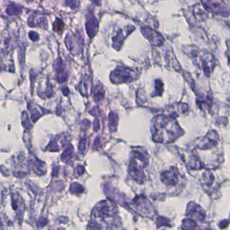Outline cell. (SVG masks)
I'll list each match as a JSON object with an SVG mask.
<instances>
[{"label": "cell", "mask_w": 230, "mask_h": 230, "mask_svg": "<svg viewBox=\"0 0 230 230\" xmlns=\"http://www.w3.org/2000/svg\"><path fill=\"white\" fill-rule=\"evenodd\" d=\"M29 36L32 41H36L38 38V34L36 32H34L33 31L29 33Z\"/></svg>", "instance_id": "obj_7"}, {"label": "cell", "mask_w": 230, "mask_h": 230, "mask_svg": "<svg viewBox=\"0 0 230 230\" xmlns=\"http://www.w3.org/2000/svg\"><path fill=\"white\" fill-rule=\"evenodd\" d=\"M132 71L129 69L118 68L114 73L115 81H126L132 80Z\"/></svg>", "instance_id": "obj_1"}, {"label": "cell", "mask_w": 230, "mask_h": 230, "mask_svg": "<svg viewBox=\"0 0 230 230\" xmlns=\"http://www.w3.org/2000/svg\"><path fill=\"white\" fill-rule=\"evenodd\" d=\"M98 21H97L95 17L93 16H89L87 22V33H88L91 37H92L96 33L97 29H98Z\"/></svg>", "instance_id": "obj_3"}, {"label": "cell", "mask_w": 230, "mask_h": 230, "mask_svg": "<svg viewBox=\"0 0 230 230\" xmlns=\"http://www.w3.org/2000/svg\"><path fill=\"white\" fill-rule=\"evenodd\" d=\"M64 28V24L62 22V21L59 19H57L53 24V28L57 32H62V30Z\"/></svg>", "instance_id": "obj_6"}, {"label": "cell", "mask_w": 230, "mask_h": 230, "mask_svg": "<svg viewBox=\"0 0 230 230\" xmlns=\"http://www.w3.org/2000/svg\"><path fill=\"white\" fill-rule=\"evenodd\" d=\"M28 24L32 27L34 26H38L39 27L47 26V20L46 18L41 16H32L28 20Z\"/></svg>", "instance_id": "obj_4"}, {"label": "cell", "mask_w": 230, "mask_h": 230, "mask_svg": "<svg viewBox=\"0 0 230 230\" xmlns=\"http://www.w3.org/2000/svg\"><path fill=\"white\" fill-rule=\"evenodd\" d=\"M21 11H22V8H21L19 5L15 4H12L9 5L8 7L7 8V10H6L7 13L10 15L18 14L20 13Z\"/></svg>", "instance_id": "obj_5"}, {"label": "cell", "mask_w": 230, "mask_h": 230, "mask_svg": "<svg viewBox=\"0 0 230 230\" xmlns=\"http://www.w3.org/2000/svg\"><path fill=\"white\" fill-rule=\"evenodd\" d=\"M141 31H143V34L146 36L147 38H149V40L152 42V43L158 45L162 44L163 39L161 36H159V34L152 31L149 28H141Z\"/></svg>", "instance_id": "obj_2"}]
</instances>
